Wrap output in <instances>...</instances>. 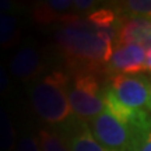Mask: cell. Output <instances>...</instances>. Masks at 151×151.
Here are the masks:
<instances>
[{
	"label": "cell",
	"instance_id": "7402d4cb",
	"mask_svg": "<svg viewBox=\"0 0 151 151\" xmlns=\"http://www.w3.org/2000/svg\"><path fill=\"white\" fill-rule=\"evenodd\" d=\"M147 109L151 112V84H150V99H148V105H147Z\"/></svg>",
	"mask_w": 151,
	"mask_h": 151
},
{
	"label": "cell",
	"instance_id": "2e32d148",
	"mask_svg": "<svg viewBox=\"0 0 151 151\" xmlns=\"http://www.w3.org/2000/svg\"><path fill=\"white\" fill-rule=\"evenodd\" d=\"M14 151H42L39 141L34 136H24L17 141V146Z\"/></svg>",
	"mask_w": 151,
	"mask_h": 151
},
{
	"label": "cell",
	"instance_id": "3957f363",
	"mask_svg": "<svg viewBox=\"0 0 151 151\" xmlns=\"http://www.w3.org/2000/svg\"><path fill=\"white\" fill-rule=\"evenodd\" d=\"M73 115L81 120H92L105 109L104 90L94 71L73 73L69 88Z\"/></svg>",
	"mask_w": 151,
	"mask_h": 151
},
{
	"label": "cell",
	"instance_id": "e0dca14e",
	"mask_svg": "<svg viewBox=\"0 0 151 151\" xmlns=\"http://www.w3.org/2000/svg\"><path fill=\"white\" fill-rule=\"evenodd\" d=\"M45 3L52 10H55L56 13H62V14H65L67 10L73 9V1L71 0H48Z\"/></svg>",
	"mask_w": 151,
	"mask_h": 151
},
{
	"label": "cell",
	"instance_id": "44dd1931",
	"mask_svg": "<svg viewBox=\"0 0 151 151\" xmlns=\"http://www.w3.org/2000/svg\"><path fill=\"white\" fill-rule=\"evenodd\" d=\"M146 63H147V71L151 74V43L146 48Z\"/></svg>",
	"mask_w": 151,
	"mask_h": 151
},
{
	"label": "cell",
	"instance_id": "277c9868",
	"mask_svg": "<svg viewBox=\"0 0 151 151\" xmlns=\"http://www.w3.org/2000/svg\"><path fill=\"white\" fill-rule=\"evenodd\" d=\"M90 129L104 147L112 151H132L136 137L140 132L118 119L108 109H104L92 119Z\"/></svg>",
	"mask_w": 151,
	"mask_h": 151
},
{
	"label": "cell",
	"instance_id": "30bf717a",
	"mask_svg": "<svg viewBox=\"0 0 151 151\" xmlns=\"http://www.w3.org/2000/svg\"><path fill=\"white\" fill-rule=\"evenodd\" d=\"M86 18L91 25H94L98 29L115 31L119 35V28H120L122 18L112 9H97L92 13H88L86 16Z\"/></svg>",
	"mask_w": 151,
	"mask_h": 151
},
{
	"label": "cell",
	"instance_id": "9c48e42d",
	"mask_svg": "<svg viewBox=\"0 0 151 151\" xmlns=\"http://www.w3.org/2000/svg\"><path fill=\"white\" fill-rule=\"evenodd\" d=\"M120 43H139L147 48L151 43V20L134 16L123 17L116 45Z\"/></svg>",
	"mask_w": 151,
	"mask_h": 151
},
{
	"label": "cell",
	"instance_id": "5bb4252c",
	"mask_svg": "<svg viewBox=\"0 0 151 151\" xmlns=\"http://www.w3.org/2000/svg\"><path fill=\"white\" fill-rule=\"evenodd\" d=\"M120 9L127 13L126 16L144 17L151 20V0H129L122 3Z\"/></svg>",
	"mask_w": 151,
	"mask_h": 151
},
{
	"label": "cell",
	"instance_id": "6da1fadb",
	"mask_svg": "<svg viewBox=\"0 0 151 151\" xmlns=\"http://www.w3.org/2000/svg\"><path fill=\"white\" fill-rule=\"evenodd\" d=\"M56 42L70 67L77 71H95L108 65L118 43V32L98 29L77 17L56 34Z\"/></svg>",
	"mask_w": 151,
	"mask_h": 151
},
{
	"label": "cell",
	"instance_id": "ffe728a7",
	"mask_svg": "<svg viewBox=\"0 0 151 151\" xmlns=\"http://www.w3.org/2000/svg\"><path fill=\"white\" fill-rule=\"evenodd\" d=\"M95 4H97V1H94V0H74V1H73V7L80 11L90 10V9H92Z\"/></svg>",
	"mask_w": 151,
	"mask_h": 151
},
{
	"label": "cell",
	"instance_id": "ac0fdd59",
	"mask_svg": "<svg viewBox=\"0 0 151 151\" xmlns=\"http://www.w3.org/2000/svg\"><path fill=\"white\" fill-rule=\"evenodd\" d=\"M11 91V81L10 76L6 69L0 65V97H6Z\"/></svg>",
	"mask_w": 151,
	"mask_h": 151
},
{
	"label": "cell",
	"instance_id": "8fae6325",
	"mask_svg": "<svg viewBox=\"0 0 151 151\" xmlns=\"http://www.w3.org/2000/svg\"><path fill=\"white\" fill-rule=\"evenodd\" d=\"M38 141L42 151H70L67 141L60 132L41 129L38 132Z\"/></svg>",
	"mask_w": 151,
	"mask_h": 151
},
{
	"label": "cell",
	"instance_id": "7a4b0ae2",
	"mask_svg": "<svg viewBox=\"0 0 151 151\" xmlns=\"http://www.w3.org/2000/svg\"><path fill=\"white\" fill-rule=\"evenodd\" d=\"M70 81L67 73L52 70L29 88L34 111L48 124H63L74 116L69 99Z\"/></svg>",
	"mask_w": 151,
	"mask_h": 151
},
{
	"label": "cell",
	"instance_id": "ba28073f",
	"mask_svg": "<svg viewBox=\"0 0 151 151\" xmlns=\"http://www.w3.org/2000/svg\"><path fill=\"white\" fill-rule=\"evenodd\" d=\"M42 56L31 45H24L11 58L9 69L13 77L18 80L29 81L43 70Z\"/></svg>",
	"mask_w": 151,
	"mask_h": 151
},
{
	"label": "cell",
	"instance_id": "8992f818",
	"mask_svg": "<svg viewBox=\"0 0 151 151\" xmlns=\"http://www.w3.org/2000/svg\"><path fill=\"white\" fill-rule=\"evenodd\" d=\"M106 69L113 76H139L143 71H147L146 46L139 43L116 45Z\"/></svg>",
	"mask_w": 151,
	"mask_h": 151
},
{
	"label": "cell",
	"instance_id": "7c38bea8",
	"mask_svg": "<svg viewBox=\"0 0 151 151\" xmlns=\"http://www.w3.org/2000/svg\"><path fill=\"white\" fill-rule=\"evenodd\" d=\"M17 141L16 130L10 116L3 106H0V151L16 150L14 146H17Z\"/></svg>",
	"mask_w": 151,
	"mask_h": 151
},
{
	"label": "cell",
	"instance_id": "52a82bcc",
	"mask_svg": "<svg viewBox=\"0 0 151 151\" xmlns=\"http://www.w3.org/2000/svg\"><path fill=\"white\" fill-rule=\"evenodd\" d=\"M67 127L65 130H59L65 139H67V144L70 151H112L104 147L99 141L94 137L90 124L86 120L73 118L66 122Z\"/></svg>",
	"mask_w": 151,
	"mask_h": 151
},
{
	"label": "cell",
	"instance_id": "d6986e66",
	"mask_svg": "<svg viewBox=\"0 0 151 151\" xmlns=\"http://www.w3.org/2000/svg\"><path fill=\"white\" fill-rule=\"evenodd\" d=\"M21 9L18 3L16 1H10V0H0V13H4V14H11L16 13Z\"/></svg>",
	"mask_w": 151,
	"mask_h": 151
},
{
	"label": "cell",
	"instance_id": "9a60e30c",
	"mask_svg": "<svg viewBox=\"0 0 151 151\" xmlns=\"http://www.w3.org/2000/svg\"><path fill=\"white\" fill-rule=\"evenodd\" d=\"M132 151H151V120L139 132Z\"/></svg>",
	"mask_w": 151,
	"mask_h": 151
},
{
	"label": "cell",
	"instance_id": "4fadbf2b",
	"mask_svg": "<svg viewBox=\"0 0 151 151\" xmlns=\"http://www.w3.org/2000/svg\"><path fill=\"white\" fill-rule=\"evenodd\" d=\"M20 35L18 21L14 16L0 13V46L7 48L17 41Z\"/></svg>",
	"mask_w": 151,
	"mask_h": 151
},
{
	"label": "cell",
	"instance_id": "5b68a950",
	"mask_svg": "<svg viewBox=\"0 0 151 151\" xmlns=\"http://www.w3.org/2000/svg\"><path fill=\"white\" fill-rule=\"evenodd\" d=\"M150 84L144 76H112L105 90L111 92L120 105L134 111H144L150 99Z\"/></svg>",
	"mask_w": 151,
	"mask_h": 151
}]
</instances>
